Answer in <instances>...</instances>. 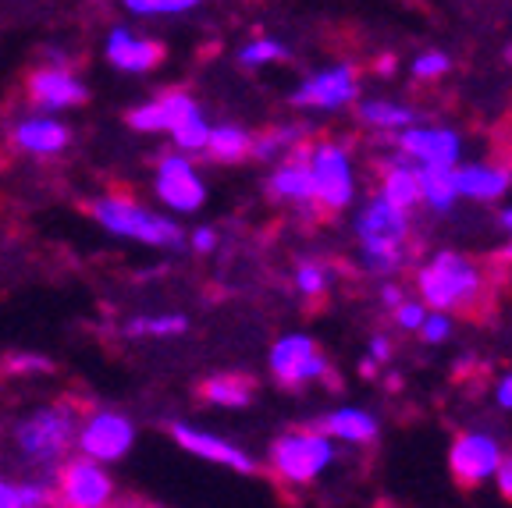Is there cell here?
Masks as SVG:
<instances>
[{
  "label": "cell",
  "instance_id": "1",
  "mask_svg": "<svg viewBox=\"0 0 512 508\" xmlns=\"http://www.w3.org/2000/svg\"><path fill=\"white\" fill-rule=\"evenodd\" d=\"M356 242H360V263L374 278H395L406 267L409 256V235H413V221L406 210L392 207L388 199L370 196L360 210H356Z\"/></svg>",
  "mask_w": 512,
  "mask_h": 508
},
{
  "label": "cell",
  "instance_id": "2",
  "mask_svg": "<svg viewBox=\"0 0 512 508\" xmlns=\"http://www.w3.org/2000/svg\"><path fill=\"white\" fill-rule=\"evenodd\" d=\"M484 270L456 249H438L416 270V292L431 313H470L484 299Z\"/></svg>",
  "mask_w": 512,
  "mask_h": 508
},
{
  "label": "cell",
  "instance_id": "3",
  "mask_svg": "<svg viewBox=\"0 0 512 508\" xmlns=\"http://www.w3.org/2000/svg\"><path fill=\"white\" fill-rule=\"evenodd\" d=\"M338 459V445L317 434L313 427H292L278 434L267 448V469L288 487L317 484Z\"/></svg>",
  "mask_w": 512,
  "mask_h": 508
},
{
  "label": "cell",
  "instance_id": "4",
  "mask_svg": "<svg viewBox=\"0 0 512 508\" xmlns=\"http://www.w3.org/2000/svg\"><path fill=\"white\" fill-rule=\"evenodd\" d=\"M89 217L111 235H121V239L143 242V246L153 249H182L185 231L178 221L171 217L150 214L146 207H139L136 199L128 196H100L89 203Z\"/></svg>",
  "mask_w": 512,
  "mask_h": 508
},
{
  "label": "cell",
  "instance_id": "5",
  "mask_svg": "<svg viewBox=\"0 0 512 508\" xmlns=\"http://www.w3.org/2000/svg\"><path fill=\"white\" fill-rule=\"evenodd\" d=\"M79 437L75 427V409L72 405H43L36 413H29L15 427V445L32 466H57L68 455L72 441Z\"/></svg>",
  "mask_w": 512,
  "mask_h": 508
},
{
  "label": "cell",
  "instance_id": "6",
  "mask_svg": "<svg viewBox=\"0 0 512 508\" xmlns=\"http://www.w3.org/2000/svg\"><path fill=\"white\" fill-rule=\"evenodd\" d=\"M310 178L313 199L324 214H345L356 203V164L345 143L320 139L310 150Z\"/></svg>",
  "mask_w": 512,
  "mask_h": 508
},
{
  "label": "cell",
  "instance_id": "7",
  "mask_svg": "<svg viewBox=\"0 0 512 508\" xmlns=\"http://www.w3.org/2000/svg\"><path fill=\"white\" fill-rule=\"evenodd\" d=\"M267 366H271V377L285 391H303L306 384H317V381H324L335 391L342 388L338 377L331 374L328 356L320 352V345L313 342L310 334H281L278 342L271 345Z\"/></svg>",
  "mask_w": 512,
  "mask_h": 508
},
{
  "label": "cell",
  "instance_id": "8",
  "mask_svg": "<svg viewBox=\"0 0 512 508\" xmlns=\"http://www.w3.org/2000/svg\"><path fill=\"white\" fill-rule=\"evenodd\" d=\"M395 153L406 164L427 167V171H456L463 164V135L448 125H420L395 135Z\"/></svg>",
  "mask_w": 512,
  "mask_h": 508
},
{
  "label": "cell",
  "instance_id": "9",
  "mask_svg": "<svg viewBox=\"0 0 512 508\" xmlns=\"http://www.w3.org/2000/svg\"><path fill=\"white\" fill-rule=\"evenodd\" d=\"M288 104L299 111H345L360 104V72L352 64H328L310 72L288 96Z\"/></svg>",
  "mask_w": 512,
  "mask_h": 508
},
{
  "label": "cell",
  "instance_id": "10",
  "mask_svg": "<svg viewBox=\"0 0 512 508\" xmlns=\"http://www.w3.org/2000/svg\"><path fill=\"white\" fill-rule=\"evenodd\" d=\"M114 498V484L107 469L93 459L64 462L50 487V508H107Z\"/></svg>",
  "mask_w": 512,
  "mask_h": 508
},
{
  "label": "cell",
  "instance_id": "11",
  "mask_svg": "<svg viewBox=\"0 0 512 508\" xmlns=\"http://www.w3.org/2000/svg\"><path fill=\"white\" fill-rule=\"evenodd\" d=\"M502 459V441L495 434H488V430H463V434L452 437V448H448V469H452L459 487L491 484Z\"/></svg>",
  "mask_w": 512,
  "mask_h": 508
},
{
  "label": "cell",
  "instance_id": "12",
  "mask_svg": "<svg viewBox=\"0 0 512 508\" xmlns=\"http://www.w3.org/2000/svg\"><path fill=\"white\" fill-rule=\"evenodd\" d=\"M153 189H157L160 203H168L178 214H196L207 203V182L196 175L192 160L182 157V153H168V157L157 160Z\"/></svg>",
  "mask_w": 512,
  "mask_h": 508
},
{
  "label": "cell",
  "instance_id": "13",
  "mask_svg": "<svg viewBox=\"0 0 512 508\" xmlns=\"http://www.w3.org/2000/svg\"><path fill=\"white\" fill-rule=\"evenodd\" d=\"M136 441V427L125 413H114V409H96L89 413L86 427L79 430V448L86 452V459L93 462H118L128 455Z\"/></svg>",
  "mask_w": 512,
  "mask_h": 508
},
{
  "label": "cell",
  "instance_id": "14",
  "mask_svg": "<svg viewBox=\"0 0 512 508\" xmlns=\"http://www.w3.org/2000/svg\"><path fill=\"white\" fill-rule=\"evenodd\" d=\"M310 150L313 143H303L281 160V167H274L267 178V196L274 203L296 207L303 214H320L317 199H313V178H310Z\"/></svg>",
  "mask_w": 512,
  "mask_h": 508
},
{
  "label": "cell",
  "instance_id": "15",
  "mask_svg": "<svg viewBox=\"0 0 512 508\" xmlns=\"http://www.w3.org/2000/svg\"><path fill=\"white\" fill-rule=\"evenodd\" d=\"M25 96H29V104L43 107V111H72V107L86 104L89 89L64 64H43L25 79Z\"/></svg>",
  "mask_w": 512,
  "mask_h": 508
},
{
  "label": "cell",
  "instance_id": "16",
  "mask_svg": "<svg viewBox=\"0 0 512 508\" xmlns=\"http://www.w3.org/2000/svg\"><path fill=\"white\" fill-rule=\"evenodd\" d=\"M171 437H175L178 448H185V452L196 455V459L228 466V469H235V473H242V477H253L256 469H260L246 448H239L235 441H228V437L210 434V430H196V427H189V423H171Z\"/></svg>",
  "mask_w": 512,
  "mask_h": 508
},
{
  "label": "cell",
  "instance_id": "17",
  "mask_svg": "<svg viewBox=\"0 0 512 508\" xmlns=\"http://www.w3.org/2000/svg\"><path fill=\"white\" fill-rule=\"evenodd\" d=\"M313 430L328 437L331 445L367 448L381 437V420H377V413L363 409V405H338V409L320 416L313 423Z\"/></svg>",
  "mask_w": 512,
  "mask_h": 508
},
{
  "label": "cell",
  "instance_id": "18",
  "mask_svg": "<svg viewBox=\"0 0 512 508\" xmlns=\"http://www.w3.org/2000/svg\"><path fill=\"white\" fill-rule=\"evenodd\" d=\"M196 111H200V104L185 89H168V93H160L153 100H146V104L132 107L125 114V125L136 128V132H175Z\"/></svg>",
  "mask_w": 512,
  "mask_h": 508
},
{
  "label": "cell",
  "instance_id": "19",
  "mask_svg": "<svg viewBox=\"0 0 512 508\" xmlns=\"http://www.w3.org/2000/svg\"><path fill=\"white\" fill-rule=\"evenodd\" d=\"M456 192L459 199H473V203H498L512 192V175L505 171V164L470 160L456 167Z\"/></svg>",
  "mask_w": 512,
  "mask_h": 508
},
{
  "label": "cell",
  "instance_id": "20",
  "mask_svg": "<svg viewBox=\"0 0 512 508\" xmlns=\"http://www.w3.org/2000/svg\"><path fill=\"white\" fill-rule=\"evenodd\" d=\"M107 61L121 72L143 75L153 72L160 61H164V43L157 40H143V36H132L128 29H114L107 36Z\"/></svg>",
  "mask_w": 512,
  "mask_h": 508
},
{
  "label": "cell",
  "instance_id": "21",
  "mask_svg": "<svg viewBox=\"0 0 512 508\" xmlns=\"http://www.w3.org/2000/svg\"><path fill=\"white\" fill-rule=\"evenodd\" d=\"M356 118L363 128L377 135H402L406 128L416 125V111L402 100H388V96H374V100H360L356 104Z\"/></svg>",
  "mask_w": 512,
  "mask_h": 508
},
{
  "label": "cell",
  "instance_id": "22",
  "mask_svg": "<svg viewBox=\"0 0 512 508\" xmlns=\"http://www.w3.org/2000/svg\"><path fill=\"white\" fill-rule=\"evenodd\" d=\"M377 196L388 199L392 207L406 210V214L413 207H420V178H416V167L406 164L399 153H392L381 164V192Z\"/></svg>",
  "mask_w": 512,
  "mask_h": 508
},
{
  "label": "cell",
  "instance_id": "23",
  "mask_svg": "<svg viewBox=\"0 0 512 508\" xmlns=\"http://www.w3.org/2000/svg\"><path fill=\"white\" fill-rule=\"evenodd\" d=\"M11 139L25 153H61L64 146L72 143V128L50 118H29V121H18Z\"/></svg>",
  "mask_w": 512,
  "mask_h": 508
},
{
  "label": "cell",
  "instance_id": "24",
  "mask_svg": "<svg viewBox=\"0 0 512 508\" xmlns=\"http://www.w3.org/2000/svg\"><path fill=\"white\" fill-rule=\"evenodd\" d=\"M200 398L210 405H221V409H242V405L253 402L256 381L246 374H214L207 381H200Z\"/></svg>",
  "mask_w": 512,
  "mask_h": 508
},
{
  "label": "cell",
  "instance_id": "25",
  "mask_svg": "<svg viewBox=\"0 0 512 508\" xmlns=\"http://www.w3.org/2000/svg\"><path fill=\"white\" fill-rule=\"evenodd\" d=\"M306 125H274L267 132L253 135V146H249V157L264 160V164H274V160H285L296 146L306 143Z\"/></svg>",
  "mask_w": 512,
  "mask_h": 508
},
{
  "label": "cell",
  "instance_id": "26",
  "mask_svg": "<svg viewBox=\"0 0 512 508\" xmlns=\"http://www.w3.org/2000/svg\"><path fill=\"white\" fill-rule=\"evenodd\" d=\"M416 178H420V207H427L431 214H452L459 203L456 192V171H427V167H416Z\"/></svg>",
  "mask_w": 512,
  "mask_h": 508
},
{
  "label": "cell",
  "instance_id": "27",
  "mask_svg": "<svg viewBox=\"0 0 512 508\" xmlns=\"http://www.w3.org/2000/svg\"><path fill=\"white\" fill-rule=\"evenodd\" d=\"M249 146H253V132H246L242 125H210L203 153L217 164H242L249 157Z\"/></svg>",
  "mask_w": 512,
  "mask_h": 508
},
{
  "label": "cell",
  "instance_id": "28",
  "mask_svg": "<svg viewBox=\"0 0 512 508\" xmlns=\"http://www.w3.org/2000/svg\"><path fill=\"white\" fill-rule=\"evenodd\" d=\"M189 331V317L182 313H164V317H132L121 334L125 338H178Z\"/></svg>",
  "mask_w": 512,
  "mask_h": 508
},
{
  "label": "cell",
  "instance_id": "29",
  "mask_svg": "<svg viewBox=\"0 0 512 508\" xmlns=\"http://www.w3.org/2000/svg\"><path fill=\"white\" fill-rule=\"evenodd\" d=\"M292 281H296V292L303 295V299H324L331 281H335V270L324 260H299Z\"/></svg>",
  "mask_w": 512,
  "mask_h": 508
},
{
  "label": "cell",
  "instance_id": "30",
  "mask_svg": "<svg viewBox=\"0 0 512 508\" xmlns=\"http://www.w3.org/2000/svg\"><path fill=\"white\" fill-rule=\"evenodd\" d=\"M288 54H292V50L281 40H274V36H256V40H249L246 47L239 50V64L249 68V72H256V68H267V64H274V61H288Z\"/></svg>",
  "mask_w": 512,
  "mask_h": 508
},
{
  "label": "cell",
  "instance_id": "31",
  "mask_svg": "<svg viewBox=\"0 0 512 508\" xmlns=\"http://www.w3.org/2000/svg\"><path fill=\"white\" fill-rule=\"evenodd\" d=\"M0 508H50V487L0 480Z\"/></svg>",
  "mask_w": 512,
  "mask_h": 508
},
{
  "label": "cell",
  "instance_id": "32",
  "mask_svg": "<svg viewBox=\"0 0 512 508\" xmlns=\"http://www.w3.org/2000/svg\"><path fill=\"white\" fill-rule=\"evenodd\" d=\"M171 139H175V146L185 153H203L207 150V139H210V121L203 118V111H196L192 118H185L182 125L171 132Z\"/></svg>",
  "mask_w": 512,
  "mask_h": 508
},
{
  "label": "cell",
  "instance_id": "33",
  "mask_svg": "<svg viewBox=\"0 0 512 508\" xmlns=\"http://www.w3.org/2000/svg\"><path fill=\"white\" fill-rule=\"evenodd\" d=\"M448 72H452V57H448L445 50H424V54H416L413 61H409V75H413L416 82H438V79H445Z\"/></svg>",
  "mask_w": 512,
  "mask_h": 508
},
{
  "label": "cell",
  "instance_id": "34",
  "mask_svg": "<svg viewBox=\"0 0 512 508\" xmlns=\"http://www.w3.org/2000/svg\"><path fill=\"white\" fill-rule=\"evenodd\" d=\"M196 8V0H132V15H185Z\"/></svg>",
  "mask_w": 512,
  "mask_h": 508
},
{
  "label": "cell",
  "instance_id": "35",
  "mask_svg": "<svg viewBox=\"0 0 512 508\" xmlns=\"http://www.w3.org/2000/svg\"><path fill=\"white\" fill-rule=\"evenodd\" d=\"M420 342L424 345H445L448 338H452V317L448 313H431L427 310V320L424 327H420Z\"/></svg>",
  "mask_w": 512,
  "mask_h": 508
},
{
  "label": "cell",
  "instance_id": "36",
  "mask_svg": "<svg viewBox=\"0 0 512 508\" xmlns=\"http://www.w3.org/2000/svg\"><path fill=\"white\" fill-rule=\"evenodd\" d=\"M392 313H395V327L406 331V334H416L427 320V306L420 299H406L399 310H392Z\"/></svg>",
  "mask_w": 512,
  "mask_h": 508
},
{
  "label": "cell",
  "instance_id": "37",
  "mask_svg": "<svg viewBox=\"0 0 512 508\" xmlns=\"http://www.w3.org/2000/svg\"><path fill=\"white\" fill-rule=\"evenodd\" d=\"M54 370L50 359H40V356H11L8 359V374H47Z\"/></svg>",
  "mask_w": 512,
  "mask_h": 508
},
{
  "label": "cell",
  "instance_id": "38",
  "mask_svg": "<svg viewBox=\"0 0 512 508\" xmlns=\"http://www.w3.org/2000/svg\"><path fill=\"white\" fill-rule=\"evenodd\" d=\"M392 356H395L392 338H388V334H374V338H370V352H367V359H374L377 366H384V363H392Z\"/></svg>",
  "mask_w": 512,
  "mask_h": 508
},
{
  "label": "cell",
  "instance_id": "39",
  "mask_svg": "<svg viewBox=\"0 0 512 508\" xmlns=\"http://www.w3.org/2000/svg\"><path fill=\"white\" fill-rule=\"evenodd\" d=\"M217 249V231L214 228H196L192 231V253L210 256Z\"/></svg>",
  "mask_w": 512,
  "mask_h": 508
},
{
  "label": "cell",
  "instance_id": "40",
  "mask_svg": "<svg viewBox=\"0 0 512 508\" xmlns=\"http://www.w3.org/2000/svg\"><path fill=\"white\" fill-rule=\"evenodd\" d=\"M377 295H381V302H384V306H388V310H399L402 302L409 299V295H406V288H402L399 281H384V285H381V292H377Z\"/></svg>",
  "mask_w": 512,
  "mask_h": 508
},
{
  "label": "cell",
  "instance_id": "41",
  "mask_svg": "<svg viewBox=\"0 0 512 508\" xmlns=\"http://www.w3.org/2000/svg\"><path fill=\"white\" fill-rule=\"evenodd\" d=\"M495 405L502 409V413H512V374H502L495 381Z\"/></svg>",
  "mask_w": 512,
  "mask_h": 508
},
{
  "label": "cell",
  "instance_id": "42",
  "mask_svg": "<svg viewBox=\"0 0 512 508\" xmlns=\"http://www.w3.org/2000/svg\"><path fill=\"white\" fill-rule=\"evenodd\" d=\"M495 487H498V494H502L505 501H512V455H505L502 466H498Z\"/></svg>",
  "mask_w": 512,
  "mask_h": 508
},
{
  "label": "cell",
  "instance_id": "43",
  "mask_svg": "<svg viewBox=\"0 0 512 508\" xmlns=\"http://www.w3.org/2000/svg\"><path fill=\"white\" fill-rule=\"evenodd\" d=\"M374 72H377V79H392L395 72H399V57L395 54H377V61H374Z\"/></svg>",
  "mask_w": 512,
  "mask_h": 508
},
{
  "label": "cell",
  "instance_id": "44",
  "mask_svg": "<svg viewBox=\"0 0 512 508\" xmlns=\"http://www.w3.org/2000/svg\"><path fill=\"white\" fill-rule=\"evenodd\" d=\"M360 377H363V381H374V377H381V366H377L374 359L363 356L360 359Z\"/></svg>",
  "mask_w": 512,
  "mask_h": 508
},
{
  "label": "cell",
  "instance_id": "45",
  "mask_svg": "<svg viewBox=\"0 0 512 508\" xmlns=\"http://www.w3.org/2000/svg\"><path fill=\"white\" fill-rule=\"evenodd\" d=\"M384 388H388V391H399L402 388V374H384Z\"/></svg>",
  "mask_w": 512,
  "mask_h": 508
},
{
  "label": "cell",
  "instance_id": "46",
  "mask_svg": "<svg viewBox=\"0 0 512 508\" xmlns=\"http://www.w3.org/2000/svg\"><path fill=\"white\" fill-rule=\"evenodd\" d=\"M498 221H502V228H505V231H509V235H512V203H509V207L502 210V214H498Z\"/></svg>",
  "mask_w": 512,
  "mask_h": 508
},
{
  "label": "cell",
  "instance_id": "47",
  "mask_svg": "<svg viewBox=\"0 0 512 508\" xmlns=\"http://www.w3.org/2000/svg\"><path fill=\"white\" fill-rule=\"evenodd\" d=\"M505 171L512 175V150H509V157H505Z\"/></svg>",
  "mask_w": 512,
  "mask_h": 508
},
{
  "label": "cell",
  "instance_id": "48",
  "mask_svg": "<svg viewBox=\"0 0 512 508\" xmlns=\"http://www.w3.org/2000/svg\"><path fill=\"white\" fill-rule=\"evenodd\" d=\"M502 256H505V260H512V242L505 246V253H502Z\"/></svg>",
  "mask_w": 512,
  "mask_h": 508
},
{
  "label": "cell",
  "instance_id": "49",
  "mask_svg": "<svg viewBox=\"0 0 512 508\" xmlns=\"http://www.w3.org/2000/svg\"><path fill=\"white\" fill-rule=\"evenodd\" d=\"M4 167H8V157H4V153H0V171H4Z\"/></svg>",
  "mask_w": 512,
  "mask_h": 508
},
{
  "label": "cell",
  "instance_id": "50",
  "mask_svg": "<svg viewBox=\"0 0 512 508\" xmlns=\"http://www.w3.org/2000/svg\"><path fill=\"white\" fill-rule=\"evenodd\" d=\"M505 57H509V64H512V43H509V50H505Z\"/></svg>",
  "mask_w": 512,
  "mask_h": 508
}]
</instances>
